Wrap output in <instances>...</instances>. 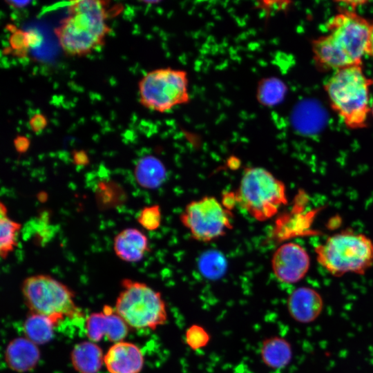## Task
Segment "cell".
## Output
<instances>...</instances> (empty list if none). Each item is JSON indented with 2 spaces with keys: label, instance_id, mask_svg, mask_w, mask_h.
I'll return each instance as SVG.
<instances>
[{
  "label": "cell",
  "instance_id": "1",
  "mask_svg": "<svg viewBox=\"0 0 373 373\" xmlns=\"http://www.w3.org/2000/svg\"><path fill=\"white\" fill-rule=\"evenodd\" d=\"M371 23L354 12L343 11L327 23V33L312 42L318 66L325 70H340L361 65L367 53Z\"/></svg>",
  "mask_w": 373,
  "mask_h": 373
},
{
  "label": "cell",
  "instance_id": "2",
  "mask_svg": "<svg viewBox=\"0 0 373 373\" xmlns=\"http://www.w3.org/2000/svg\"><path fill=\"white\" fill-rule=\"evenodd\" d=\"M109 1L82 0L71 2L68 6V15L55 28V34L65 55L84 57L105 44L111 31L106 23L111 12H121L115 6L110 8Z\"/></svg>",
  "mask_w": 373,
  "mask_h": 373
},
{
  "label": "cell",
  "instance_id": "3",
  "mask_svg": "<svg viewBox=\"0 0 373 373\" xmlns=\"http://www.w3.org/2000/svg\"><path fill=\"white\" fill-rule=\"evenodd\" d=\"M373 80L361 65L338 70L327 81L325 89L332 108L350 128L365 126L370 112L369 92Z\"/></svg>",
  "mask_w": 373,
  "mask_h": 373
},
{
  "label": "cell",
  "instance_id": "4",
  "mask_svg": "<svg viewBox=\"0 0 373 373\" xmlns=\"http://www.w3.org/2000/svg\"><path fill=\"white\" fill-rule=\"evenodd\" d=\"M234 193L236 204L259 222L272 218L287 203L285 184L260 166L245 169Z\"/></svg>",
  "mask_w": 373,
  "mask_h": 373
},
{
  "label": "cell",
  "instance_id": "5",
  "mask_svg": "<svg viewBox=\"0 0 373 373\" xmlns=\"http://www.w3.org/2000/svg\"><path fill=\"white\" fill-rule=\"evenodd\" d=\"M318 263L330 274H363L373 265V242L350 230L328 237L315 249Z\"/></svg>",
  "mask_w": 373,
  "mask_h": 373
},
{
  "label": "cell",
  "instance_id": "6",
  "mask_svg": "<svg viewBox=\"0 0 373 373\" xmlns=\"http://www.w3.org/2000/svg\"><path fill=\"white\" fill-rule=\"evenodd\" d=\"M21 294L30 312L44 316L56 325L66 319L83 317L74 291L52 276L39 274L26 278Z\"/></svg>",
  "mask_w": 373,
  "mask_h": 373
},
{
  "label": "cell",
  "instance_id": "7",
  "mask_svg": "<svg viewBox=\"0 0 373 373\" xmlns=\"http://www.w3.org/2000/svg\"><path fill=\"white\" fill-rule=\"evenodd\" d=\"M121 285L114 308L129 327L155 330L166 323V305L160 291L129 278L123 279Z\"/></svg>",
  "mask_w": 373,
  "mask_h": 373
},
{
  "label": "cell",
  "instance_id": "8",
  "mask_svg": "<svg viewBox=\"0 0 373 373\" xmlns=\"http://www.w3.org/2000/svg\"><path fill=\"white\" fill-rule=\"evenodd\" d=\"M139 102L146 108L167 113L191 100L187 72L171 67L147 72L138 82Z\"/></svg>",
  "mask_w": 373,
  "mask_h": 373
},
{
  "label": "cell",
  "instance_id": "9",
  "mask_svg": "<svg viewBox=\"0 0 373 373\" xmlns=\"http://www.w3.org/2000/svg\"><path fill=\"white\" fill-rule=\"evenodd\" d=\"M232 213L216 198L205 195L188 203L180 216L182 225L195 240L209 242L233 228Z\"/></svg>",
  "mask_w": 373,
  "mask_h": 373
},
{
  "label": "cell",
  "instance_id": "10",
  "mask_svg": "<svg viewBox=\"0 0 373 373\" xmlns=\"http://www.w3.org/2000/svg\"><path fill=\"white\" fill-rule=\"evenodd\" d=\"M271 264L272 271L279 281L294 284L306 276L310 267V258L301 245L286 242L276 249Z\"/></svg>",
  "mask_w": 373,
  "mask_h": 373
},
{
  "label": "cell",
  "instance_id": "11",
  "mask_svg": "<svg viewBox=\"0 0 373 373\" xmlns=\"http://www.w3.org/2000/svg\"><path fill=\"white\" fill-rule=\"evenodd\" d=\"M129 327L114 307L104 305L101 312L89 314L85 320V332L89 341L98 343L105 338L114 343L124 341Z\"/></svg>",
  "mask_w": 373,
  "mask_h": 373
},
{
  "label": "cell",
  "instance_id": "12",
  "mask_svg": "<svg viewBox=\"0 0 373 373\" xmlns=\"http://www.w3.org/2000/svg\"><path fill=\"white\" fill-rule=\"evenodd\" d=\"M144 356L134 343L121 341L113 343L104 354V365L108 373H140Z\"/></svg>",
  "mask_w": 373,
  "mask_h": 373
},
{
  "label": "cell",
  "instance_id": "13",
  "mask_svg": "<svg viewBox=\"0 0 373 373\" xmlns=\"http://www.w3.org/2000/svg\"><path fill=\"white\" fill-rule=\"evenodd\" d=\"M287 310L291 317L300 323L314 321L323 308V300L321 294L309 287L295 289L287 301Z\"/></svg>",
  "mask_w": 373,
  "mask_h": 373
},
{
  "label": "cell",
  "instance_id": "14",
  "mask_svg": "<svg viewBox=\"0 0 373 373\" xmlns=\"http://www.w3.org/2000/svg\"><path fill=\"white\" fill-rule=\"evenodd\" d=\"M41 356L38 345L25 336L11 340L5 349L4 360L12 371L25 373L34 370Z\"/></svg>",
  "mask_w": 373,
  "mask_h": 373
},
{
  "label": "cell",
  "instance_id": "15",
  "mask_svg": "<svg viewBox=\"0 0 373 373\" xmlns=\"http://www.w3.org/2000/svg\"><path fill=\"white\" fill-rule=\"evenodd\" d=\"M149 241L142 231L136 228H126L119 232L113 240L115 255L127 262L142 260L149 251Z\"/></svg>",
  "mask_w": 373,
  "mask_h": 373
},
{
  "label": "cell",
  "instance_id": "16",
  "mask_svg": "<svg viewBox=\"0 0 373 373\" xmlns=\"http://www.w3.org/2000/svg\"><path fill=\"white\" fill-rule=\"evenodd\" d=\"M104 358L102 348L89 340L75 345L70 354L71 365L77 373H98L104 365Z\"/></svg>",
  "mask_w": 373,
  "mask_h": 373
},
{
  "label": "cell",
  "instance_id": "17",
  "mask_svg": "<svg viewBox=\"0 0 373 373\" xmlns=\"http://www.w3.org/2000/svg\"><path fill=\"white\" fill-rule=\"evenodd\" d=\"M134 176L141 187L154 189L164 182L166 170L160 159L152 155H147L137 162L134 168Z\"/></svg>",
  "mask_w": 373,
  "mask_h": 373
},
{
  "label": "cell",
  "instance_id": "18",
  "mask_svg": "<svg viewBox=\"0 0 373 373\" xmlns=\"http://www.w3.org/2000/svg\"><path fill=\"white\" fill-rule=\"evenodd\" d=\"M260 356L266 366L272 369L284 368L291 360V346L284 338L269 337L262 343Z\"/></svg>",
  "mask_w": 373,
  "mask_h": 373
},
{
  "label": "cell",
  "instance_id": "19",
  "mask_svg": "<svg viewBox=\"0 0 373 373\" xmlns=\"http://www.w3.org/2000/svg\"><path fill=\"white\" fill-rule=\"evenodd\" d=\"M57 325L48 318L29 312L23 323L24 336L37 345L50 342Z\"/></svg>",
  "mask_w": 373,
  "mask_h": 373
},
{
  "label": "cell",
  "instance_id": "20",
  "mask_svg": "<svg viewBox=\"0 0 373 373\" xmlns=\"http://www.w3.org/2000/svg\"><path fill=\"white\" fill-rule=\"evenodd\" d=\"M0 207V254L2 259H6L17 246L22 225L8 217L2 202Z\"/></svg>",
  "mask_w": 373,
  "mask_h": 373
},
{
  "label": "cell",
  "instance_id": "21",
  "mask_svg": "<svg viewBox=\"0 0 373 373\" xmlns=\"http://www.w3.org/2000/svg\"><path fill=\"white\" fill-rule=\"evenodd\" d=\"M285 93L286 86L280 80L274 77H267L258 82L256 98L261 105L272 106L282 101Z\"/></svg>",
  "mask_w": 373,
  "mask_h": 373
},
{
  "label": "cell",
  "instance_id": "22",
  "mask_svg": "<svg viewBox=\"0 0 373 373\" xmlns=\"http://www.w3.org/2000/svg\"><path fill=\"white\" fill-rule=\"evenodd\" d=\"M137 222L148 231L157 229L162 222V213L160 206L153 204L143 208L138 214Z\"/></svg>",
  "mask_w": 373,
  "mask_h": 373
},
{
  "label": "cell",
  "instance_id": "23",
  "mask_svg": "<svg viewBox=\"0 0 373 373\" xmlns=\"http://www.w3.org/2000/svg\"><path fill=\"white\" fill-rule=\"evenodd\" d=\"M210 338V335L204 327L197 324L191 325L185 332V341L193 350L206 347Z\"/></svg>",
  "mask_w": 373,
  "mask_h": 373
},
{
  "label": "cell",
  "instance_id": "24",
  "mask_svg": "<svg viewBox=\"0 0 373 373\" xmlns=\"http://www.w3.org/2000/svg\"><path fill=\"white\" fill-rule=\"evenodd\" d=\"M9 44L11 51L17 57H23L31 48L28 31L15 28L9 37Z\"/></svg>",
  "mask_w": 373,
  "mask_h": 373
},
{
  "label": "cell",
  "instance_id": "25",
  "mask_svg": "<svg viewBox=\"0 0 373 373\" xmlns=\"http://www.w3.org/2000/svg\"><path fill=\"white\" fill-rule=\"evenodd\" d=\"M30 129L35 133L42 131L48 125L47 117L37 113L31 116L28 122Z\"/></svg>",
  "mask_w": 373,
  "mask_h": 373
},
{
  "label": "cell",
  "instance_id": "26",
  "mask_svg": "<svg viewBox=\"0 0 373 373\" xmlns=\"http://www.w3.org/2000/svg\"><path fill=\"white\" fill-rule=\"evenodd\" d=\"M13 145L19 153H24L28 150L30 141L26 136L19 135L14 139Z\"/></svg>",
  "mask_w": 373,
  "mask_h": 373
},
{
  "label": "cell",
  "instance_id": "27",
  "mask_svg": "<svg viewBox=\"0 0 373 373\" xmlns=\"http://www.w3.org/2000/svg\"><path fill=\"white\" fill-rule=\"evenodd\" d=\"M74 162L77 165H86L88 163V156L84 150L74 151L73 152Z\"/></svg>",
  "mask_w": 373,
  "mask_h": 373
},
{
  "label": "cell",
  "instance_id": "28",
  "mask_svg": "<svg viewBox=\"0 0 373 373\" xmlns=\"http://www.w3.org/2000/svg\"><path fill=\"white\" fill-rule=\"evenodd\" d=\"M6 3L14 8H23L28 6L31 1H6Z\"/></svg>",
  "mask_w": 373,
  "mask_h": 373
},
{
  "label": "cell",
  "instance_id": "29",
  "mask_svg": "<svg viewBox=\"0 0 373 373\" xmlns=\"http://www.w3.org/2000/svg\"><path fill=\"white\" fill-rule=\"evenodd\" d=\"M367 54L373 57V23H371L367 47Z\"/></svg>",
  "mask_w": 373,
  "mask_h": 373
},
{
  "label": "cell",
  "instance_id": "30",
  "mask_svg": "<svg viewBox=\"0 0 373 373\" xmlns=\"http://www.w3.org/2000/svg\"><path fill=\"white\" fill-rule=\"evenodd\" d=\"M371 111H372V115H373V102H372V107H371Z\"/></svg>",
  "mask_w": 373,
  "mask_h": 373
}]
</instances>
